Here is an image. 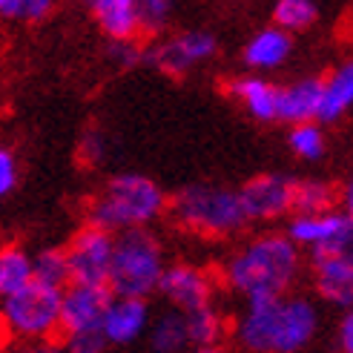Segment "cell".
I'll return each instance as SVG.
<instances>
[{
    "label": "cell",
    "instance_id": "6da1fadb",
    "mask_svg": "<svg viewBox=\"0 0 353 353\" xmlns=\"http://www.w3.org/2000/svg\"><path fill=\"white\" fill-rule=\"evenodd\" d=\"M319 330V310L305 296H276L247 302L239 342L250 353H299Z\"/></svg>",
    "mask_w": 353,
    "mask_h": 353
},
{
    "label": "cell",
    "instance_id": "7a4b0ae2",
    "mask_svg": "<svg viewBox=\"0 0 353 353\" xmlns=\"http://www.w3.org/2000/svg\"><path fill=\"white\" fill-rule=\"evenodd\" d=\"M299 273V250L288 236H259L227 264V281L247 296V302L256 299H276L285 296Z\"/></svg>",
    "mask_w": 353,
    "mask_h": 353
},
{
    "label": "cell",
    "instance_id": "3957f363",
    "mask_svg": "<svg viewBox=\"0 0 353 353\" xmlns=\"http://www.w3.org/2000/svg\"><path fill=\"white\" fill-rule=\"evenodd\" d=\"M167 207V196L155 181L135 172H123L107 181L101 196L90 204V227L103 233L144 230V224L158 219Z\"/></svg>",
    "mask_w": 353,
    "mask_h": 353
},
{
    "label": "cell",
    "instance_id": "277c9868",
    "mask_svg": "<svg viewBox=\"0 0 353 353\" xmlns=\"http://www.w3.org/2000/svg\"><path fill=\"white\" fill-rule=\"evenodd\" d=\"M164 273V250L150 230H123L112 239L107 288L115 299H144L158 290Z\"/></svg>",
    "mask_w": 353,
    "mask_h": 353
},
{
    "label": "cell",
    "instance_id": "5b68a950",
    "mask_svg": "<svg viewBox=\"0 0 353 353\" xmlns=\"http://www.w3.org/2000/svg\"><path fill=\"white\" fill-rule=\"evenodd\" d=\"M172 213L184 227L204 236H230L247 224L239 192L219 184H190L172 199Z\"/></svg>",
    "mask_w": 353,
    "mask_h": 353
},
{
    "label": "cell",
    "instance_id": "8992f818",
    "mask_svg": "<svg viewBox=\"0 0 353 353\" xmlns=\"http://www.w3.org/2000/svg\"><path fill=\"white\" fill-rule=\"evenodd\" d=\"M61 293L63 290L46 288L32 279L29 285L3 299L0 319L14 336L49 342L61 327Z\"/></svg>",
    "mask_w": 353,
    "mask_h": 353
},
{
    "label": "cell",
    "instance_id": "52a82bcc",
    "mask_svg": "<svg viewBox=\"0 0 353 353\" xmlns=\"http://www.w3.org/2000/svg\"><path fill=\"white\" fill-rule=\"evenodd\" d=\"M66 253L69 281L83 288H107L110 261H112V236L86 224L72 239Z\"/></svg>",
    "mask_w": 353,
    "mask_h": 353
},
{
    "label": "cell",
    "instance_id": "ba28073f",
    "mask_svg": "<svg viewBox=\"0 0 353 353\" xmlns=\"http://www.w3.org/2000/svg\"><path fill=\"white\" fill-rule=\"evenodd\" d=\"M288 239L296 244H307L313 256L330 253H350L353 241V221L342 213H322V216H299L290 221Z\"/></svg>",
    "mask_w": 353,
    "mask_h": 353
},
{
    "label": "cell",
    "instance_id": "9c48e42d",
    "mask_svg": "<svg viewBox=\"0 0 353 353\" xmlns=\"http://www.w3.org/2000/svg\"><path fill=\"white\" fill-rule=\"evenodd\" d=\"M112 302L110 288H83L69 285L61 293V333L78 336V333H101L103 316Z\"/></svg>",
    "mask_w": 353,
    "mask_h": 353
},
{
    "label": "cell",
    "instance_id": "30bf717a",
    "mask_svg": "<svg viewBox=\"0 0 353 353\" xmlns=\"http://www.w3.org/2000/svg\"><path fill=\"white\" fill-rule=\"evenodd\" d=\"M293 190L296 181L290 175H259L236 192L247 221H270L293 210Z\"/></svg>",
    "mask_w": 353,
    "mask_h": 353
},
{
    "label": "cell",
    "instance_id": "8fae6325",
    "mask_svg": "<svg viewBox=\"0 0 353 353\" xmlns=\"http://www.w3.org/2000/svg\"><path fill=\"white\" fill-rule=\"evenodd\" d=\"M158 290L175 305V310L192 313V310L210 307L213 281H210V276L204 270L192 268V264H172V268H164Z\"/></svg>",
    "mask_w": 353,
    "mask_h": 353
},
{
    "label": "cell",
    "instance_id": "7c38bea8",
    "mask_svg": "<svg viewBox=\"0 0 353 353\" xmlns=\"http://www.w3.org/2000/svg\"><path fill=\"white\" fill-rule=\"evenodd\" d=\"M213 52H216V38L210 32L196 29V32H184L179 38L167 41L161 49H155L152 55H155V63L161 66L164 72L184 75L187 69H192L196 63L213 58Z\"/></svg>",
    "mask_w": 353,
    "mask_h": 353
},
{
    "label": "cell",
    "instance_id": "4fadbf2b",
    "mask_svg": "<svg viewBox=\"0 0 353 353\" xmlns=\"http://www.w3.org/2000/svg\"><path fill=\"white\" fill-rule=\"evenodd\" d=\"M150 327V307L144 299H115L107 307L101 333L107 345H130L138 336H144Z\"/></svg>",
    "mask_w": 353,
    "mask_h": 353
},
{
    "label": "cell",
    "instance_id": "5bb4252c",
    "mask_svg": "<svg viewBox=\"0 0 353 353\" xmlns=\"http://www.w3.org/2000/svg\"><path fill=\"white\" fill-rule=\"evenodd\" d=\"M316 270V290L327 302L350 307L353 302V259L350 253H330V256H313Z\"/></svg>",
    "mask_w": 353,
    "mask_h": 353
},
{
    "label": "cell",
    "instance_id": "9a60e30c",
    "mask_svg": "<svg viewBox=\"0 0 353 353\" xmlns=\"http://www.w3.org/2000/svg\"><path fill=\"white\" fill-rule=\"evenodd\" d=\"M322 103V81L319 78H302L299 83H290L276 95V118L290 123H310L319 118Z\"/></svg>",
    "mask_w": 353,
    "mask_h": 353
},
{
    "label": "cell",
    "instance_id": "2e32d148",
    "mask_svg": "<svg viewBox=\"0 0 353 353\" xmlns=\"http://www.w3.org/2000/svg\"><path fill=\"white\" fill-rule=\"evenodd\" d=\"M92 14L115 43H132L135 34H141L138 6L132 0H95Z\"/></svg>",
    "mask_w": 353,
    "mask_h": 353
},
{
    "label": "cell",
    "instance_id": "e0dca14e",
    "mask_svg": "<svg viewBox=\"0 0 353 353\" xmlns=\"http://www.w3.org/2000/svg\"><path fill=\"white\" fill-rule=\"evenodd\" d=\"M290 49H293L290 34L276 29V26H268V29H261L250 43H247L244 61L250 63L253 69H276V66H281L288 61Z\"/></svg>",
    "mask_w": 353,
    "mask_h": 353
},
{
    "label": "cell",
    "instance_id": "ac0fdd59",
    "mask_svg": "<svg viewBox=\"0 0 353 353\" xmlns=\"http://www.w3.org/2000/svg\"><path fill=\"white\" fill-rule=\"evenodd\" d=\"M353 103V63H345L322 81V103H319V121H339Z\"/></svg>",
    "mask_w": 353,
    "mask_h": 353
},
{
    "label": "cell",
    "instance_id": "d6986e66",
    "mask_svg": "<svg viewBox=\"0 0 353 353\" xmlns=\"http://www.w3.org/2000/svg\"><path fill=\"white\" fill-rule=\"evenodd\" d=\"M147 333L152 353H184V347H190L187 319L181 310H164L158 319H150Z\"/></svg>",
    "mask_w": 353,
    "mask_h": 353
},
{
    "label": "cell",
    "instance_id": "ffe728a7",
    "mask_svg": "<svg viewBox=\"0 0 353 353\" xmlns=\"http://www.w3.org/2000/svg\"><path fill=\"white\" fill-rule=\"evenodd\" d=\"M230 92L259 121H273L276 118V95H279V90L273 83L261 81V78H239V81L230 83Z\"/></svg>",
    "mask_w": 353,
    "mask_h": 353
},
{
    "label": "cell",
    "instance_id": "44dd1931",
    "mask_svg": "<svg viewBox=\"0 0 353 353\" xmlns=\"http://www.w3.org/2000/svg\"><path fill=\"white\" fill-rule=\"evenodd\" d=\"M32 281V256L21 247H3L0 250V299L17 293Z\"/></svg>",
    "mask_w": 353,
    "mask_h": 353
},
{
    "label": "cell",
    "instance_id": "7402d4cb",
    "mask_svg": "<svg viewBox=\"0 0 353 353\" xmlns=\"http://www.w3.org/2000/svg\"><path fill=\"white\" fill-rule=\"evenodd\" d=\"M336 204V190L325 181H296L293 190V207L302 216H322L330 213V207Z\"/></svg>",
    "mask_w": 353,
    "mask_h": 353
},
{
    "label": "cell",
    "instance_id": "603a6c76",
    "mask_svg": "<svg viewBox=\"0 0 353 353\" xmlns=\"http://www.w3.org/2000/svg\"><path fill=\"white\" fill-rule=\"evenodd\" d=\"M32 279L41 281L46 288L63 290V285L69 281V264H66V253L63 250H43L32 259Z\"/></svg>",
    "mask_w": 353,
    "mask_h": 353
},
{
    "label": "cell",
    "instance_id": "cb8c5ba5",
    "mask_svg": "<svg viewBox=\"0 0 353 353\" xmlns=\"http://www.w3.org/2000/svg\"><path fill=\"white\" fill-rule=\"evenodd\" d=\"M184 319H187V336H190L192 347H210V345H216V339L221 336V319L213 310V305L201 307V310H192V313H184Z\"/></svg>",
    "mask_w": 353,
    "mask_h": 353
},
{
    "label": "cell",
    "instance_id": "d4e9b609",
    "mask_svg": "<svg viewBox=\"0 0 353 353\" xmlns=\"http://www.w3.org/2000/svg\"><path fill=\"white\" fill-rule=\"evenodd\" d=\"M316 14H319V9H316V3H310V0H279L276 9H273V21H276V29H307Z\"/></svg>",
    "mask_w": 353,
    "mask_h": 353
},
{
    "label": "cell",
    "instance_id": "484cf974",
    "mask_svg": "<svg viewBox=\"0 0 353 353\" xmlns=\"http://www.w3.org/2000/svg\"><path fill=\"white\" fill-rule=\"evenodd\" d=\"M290 147L299 158L316 161V158L325 155V132L316 123H299L290 130Z\"/></svg>",
    "mask_w": 353,
    "mask_h": 353
},
{
    "label": "cell",
    "instance_id": "4316f807",
    "mask_svg": "<svg viewBox=\"0 0 353 353\" xmlns=\"http://www.w3.org/2000/svg\"><path fill=\"white\" fill-rule=\"evenodd\" d=\"M49 12V0H0V17L3 21H41Z\"/></svg>",
    "mask_w": 353,
    "mask_h": 353
},
{
    "label": "cell",
    "instance_id": "83f0119b",
    "mask_svg": "<svg viewBox=\"0 0 353 353\" xmlns=\"http://www.w3.org/2000/svg\"><path fill=\"white\" fill-rule=\"evenodd\" d=\"M135 6H138L141 29L147 32H158L170 17V3H164V0H144V3H135Z\"/></svg>",
    "mask_w": 353,
    "mask_h": 353
},
{
    "label": "cell",
    "instance_id": "f1b7e54d",
    "mask_svg": "<svg viewBox=\"0 0 353 353\" xmlns=\"http://www.w3.org/2000/svg\"><path fill=\"white\" fill-rule=\"evenodd\" d=\"M107 339L103 333H78V336H63V353H103Z\"/></svg>",
    "mask_w": 353,
    "mask_h": 353
},
{
    "label": "cell",
    "instance_id": "f546056e",
    "mask_svg": "<svg viewBox=\"0 0 353 353\" xmlns=\"http://www.w3.org/2000/svg\"><path fill=\"white\" fill-rule=\"evenodd\" d=\"M14 181H17V164H14L12 152L0 147V199L9 196Z\"/></svg>",
    "mask_w": 353,
    "mask_h": 353
},
{
    "label": "cell",
    "instance_id": "4dcf8cb0",
    "mask_svg": "<svg viewBox=\"0 0 353 353\" xmlns=\"http://www.w3.org/2000/svg\"><path fill=\"white\" fill-rule=\"evenodd\" d=\"M110 52H112V58H115L118 63H123V66L138 63V58H141V49H138L135 43H115Z\"/></svg>",
    "mask_w": 353,
    "mask_h": 353
},
{
    "label": "cell",
    "instance_id": "1f68e13d",
    "mask_svg": "<svg viewBox=\"0 0 353 353\" xmlns=\"http://www.w3.org/2000/svg\"><path fill=\"white\" fill-rule=\"evenodd\" d=\"M339 345L345 353H353V316L347 313L339 325Z\"/></svg>",
    "mask_w": 353,
    "mask_h": 353
},
{
    "label": "cell",
    "instance_id": "d6a6232c",
    "mask_svg": "<svg viewBox=\"0 0 353 353\" xmlns=\"http://www.w3.org/2000/svg\"><path fill=\"white\" fill-rule=\"evenodd\" d=\"M83 152L90 155L92 161H98L101 152H103V138H101L98 132H86V138H83Z\"/></svg>",
    "mask_w": 353,
    "mask_h": 353
},
{
    "label": "cell",
    "instance_id": "836d02e7",
    "mask_svg": "<svg viewBox=\"0 0 353 353\" xmlns=\"http://www.w3.org/2000/svg\"><path fill=\"white\" fill-rule=\"evenodd\" d=\"M26 353H63V347L55 345V342H38V345H32Z\"/></svg>",
    "mask_w": 353,
    "mask_h": 353
},
{
    "label": "cell",
    "instance_id": "e575fe53",
    "mask_svg": "<svg viewBox=\"0 0 353 353\" xmlns=\"http://www.w3.org/2000/svg\"><path fill=\"white\" fill-rule=\"evenodd\" d=\"M190 353H227L224 347H216V345H210V347H192Z\"/></svg>",
    "mask_w": 353,
    "mask_h": 353
},
{
    "label": "cell",
    "instance_id": "d590c367",
    "mask_svg": "<svg viewBox=\"0 0 353 353\" xmlns=\"http://www.w3.org/2000/svg\"><path fill=\"white\" fill-rule=\"evenodd\" d=\"M6 336H9V330H6L3 319H0V345H3V342H6Z\"/></svg>",
    "mask_w": 353,
    "mask_h": 353
}]
</instances>
